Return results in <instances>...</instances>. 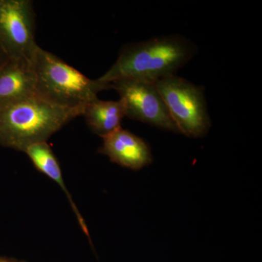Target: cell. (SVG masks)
Masks as SVG:
<instances>
[{
	"label": "cell",
	"instance_id": "6da1fadb",
	"mask_svg": "<svg viewBox=\"0 0 262 262\" xmlns=\"http://www.w3.org/2000/svg\"><path fill=\"white\" fill-rule=\"evenodd\" d=\"M196 51L194 43L178 34L131 43L123 46L116 62L98 80L108 84L121 79L155 82L174 75Z\"/></svg>",
	"mask_w": 262,
	"mask_h": 262
},
{
	"label": "cell",
	"instance_id": "7a4b0ae2",
	"mask_svg": "<svg viewBox=\"0 0 262 262\" xmlns=\"http://www.w3.org/2000/svg\"><path fill=\"white\" fill-rule=\"evenodd\" d=\"M82 115L80 110L56 106L34 94L0 110V145L24 152L32 144L47 142Z\"/></svg>",
	"mask_w": 262,
	"mask_h": 262
},
{
	"label": "cell",
	"instance_id": "3957f363",
	"mask_svg": "<svg viewBox=\"0 0 262 262\" xmlns=\"http://www.w3.org/2000/svg\"><path fill=\"white\" fill-rule=\"evenodd\" d=\"M35 76V94L48 102L69 110H80L110 89L98 79L91 80L56 55L37 46L31 59Z\"/></svg>",
	"mask_w": 262,
	"mask_h": 262
},
{
	"label": "cell",
	"instance_id": "277c9868",
	"mask_svg": "<svg viewBox=\"0 0 262 262\" xmlns=\"http://www.w3.org/2000/svg\"><path fill=\"white\" fill-rule=\"evenodd\" d=\"M155 84L180 134L191 138L206 136L211 122L203 88L175 75Z\"/></svg>",
	"mask_w": 262,
	"mask_h": 262
},
{
	"label": "cell",
	"instance_id": "5b68a950",
	"mask_svg": "<svg viewBox=\"0 0 262 262\" xmlns=\"http://www.w3.org/2000/svg\"><path fill=\"white\" fill-rule=\"evenodd\" d=\"M110 89L120 95L126 117L163 130L179 132L155 82L137 79L114 81Z\"/></svg>",
	"mask_w": 262,
	"mask_h": 262
},
{
	"label": "cell",
	"instance_id": "8992f818",
	"mask_svg": "<svg viewBox=\"0 0 262 262\" xmlns=\"http://www.w3.org/2000/svg\"><path fill=\"white\" fill-rule=\"evenodd\" d=\"M35 14L29 0H0V44L11 59L31 61L37 48Z\"/></svg>",
	"mask_w": 262,
	"mask_h": 262
},
{
	"label": "cell",
	"instance_id": "52a82bcc",
	"mask_svg": "<svg viewBox=\"0 0 262 262\" xmlns=\"http://www.w3.org/2000/svg\"><path fill=\"white\" fill-rule=\"evenodd\" d=\"M103 141L98 152L124 168L140 170L152 162L151 149L145 141L122 127L103 137Z\"/></svg>",
	"mask_w": 262,
	"mask_h": 262
},
{
	"label": "cell",
	"instance_id": "ba28073f",
	"mask_svg": "<svg viewBox=\"0 0 262 262\" xmlns=\"http://www.w3.org/2000/svg\"><path fill=\"white\" fill-rule=\"evenodd\" d=\"M35 94V76L25 58L10 59L0 69V110Z\"/></svg>",
	"mask_w": 262,
	"mask_h": 262
},
{
	"label": "cell",
	"instance_id": "9c48e42d",
	"mask_svg": "<svg viewBox=\"0 0 262 262\" xmlns=\"http://www.w3.org/2000/svg\"><path fill=\"white\" fill-rule=\"evenodd\" d=\"M24 152L27 155L29 159L39 171L45 174L46 177H49L52 180L54 181L61 188L62 190L65 193L67 199H68L72 210H73L76 218L78 221L81 229L91 242L87 225L84 222L83 217L82 216L80 212L79 211L75 201L72 199V196L69 192L64 182H63L61 166H60L59 163L57 160L56 155L52 151L51 146L48 145V142L37 143V144L29 146Z\"/></svg>",
	"mask_w": 262,
	"mask_h": 262
},
{
	"label": "cell",
	"instance_id": "30bf717a",
	"mask_svg": "<svg viewBox=\"0 0 262 262\" xmlns=\"http://www.w3.org/2000/svg\"><path fill=\"white\" fill-rule=\"evenodd\" d=\"M82 116L90 129L103 139L121 127L126 112L120 99L117 101H101L97 98L86 106Z\"/></svg>",
	"mask_w": 262,
	"mask_h": 262
},
{
	"label": "cell",
	"instance_id": "8fae6325",
	"mask_svg": "<svg viewBox=\"0 0 262 262\" xmlns=\"http://www.w3.org/2000/svg\"><path fill=\"white\" fill-rule=\"evenodd\" d=\"M10 59V58L8 56V53L5 52L4 48L0 44V69L5 64H6Z\"/></svg>",
	"mask_w": 262,
	"mask_h": 262
},
{
	"label": "cell",
	"instance_id": "7c38bea8",
	"mask_svg": "<svg viewBox=\"0 0 262 262\" xmlns=\"http://www.w3.org/2000/svg\"><path fill=\"white\" fill-rule=\"evenodd\" d=\"M0 262H24V261H17V260L13 259V258L2 257V256H0Z\"/></svg>",
	"mask_w": 262,
	"mask_h": 262
}]
</instances>
